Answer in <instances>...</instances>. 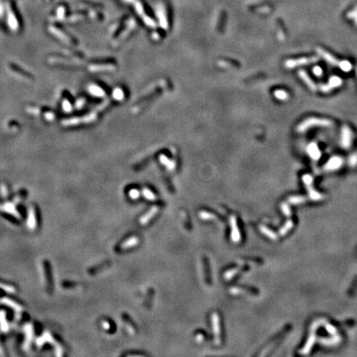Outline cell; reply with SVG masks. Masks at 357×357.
<instances>
[{"label":"cell","mask_w":357,"mask_h":357,"mask_svg":"<svg viewBox=\"0 0 357 357\" xmlns=\"http://www.w3.org/2000/svg\"><path fill=\"white\" fill-rule=\"evenodd\" d=\"M332 122L327 118H310L306 119L299 126L298 131L299 132H304L305 131L313 127H322V128H329L332 126Z\"/></svg>","instance_id":"6da1fadb"},{"label":"cell","mask_w":357,"mask_h":357,"mask_svg":"<svg viewBox=\"0 0 357 357\" xmlns=\"http://www.w3.org/2000/svg\"><path fill=\"white\" fill-rule=\"evenodd\" d=\"M351 139H352V133L350 129L347 126H343L341 128V146L345 149L350 148L351 145Z\"/></svg>","instance_id":"7a4b0ae2"},{"label":"cell","mask_w":357,"mask_h":357,"mask_svg":"<svg viewBox=\"0 0 357 357\" xmlns=\"http://www.w3.org/2000/svg\"><path fill=\"white\" fill-rule=\"evenodd\" d=\"M319 60L318 56H312V57H305V58H300L298 60H290L286 62V66L288 68H294L298 65H307V64H311V63L317 62Z\"/></svg>","instance_id":"3957f363"},{"label":"cell","mask_w":357,"mask_h":357,"mask_svg":"<svg viewBox=\"0 0 357 357\" xmlns=\"http://www.w3.org/2000/svg\"><path fill=\"white\" fill-rule=\"evenodd\" d=\"M342 84V80L340 77L338 76H332L330 78V80L328 81L327 85H323L320 86V89L322 92L323 93H329L332 91V89H336V88L340 87L341 85Z\"/></svg>","instance_id":"277c9868"},{"label":"cell","mask_w":357,"mask_h":357,"mask_svg":"<svg viewBox=\"0 0 357 357\" xmlns=\"http://www.w3.org/2000/svg\"><path fill=\"white\" fill-rule=\"evenodd\" d=\"M303 180H304V183L306 184L307 188L308 189L309 196L311 197L312 199H313V200H320V199H322L321 194L318 193V192H316V191L313 188V186H312V183H313V177H312L311 175H309V174H305V175L303 177Z\"/></svg>","instance_id":"5b68a950"},{"label":"cell","mask_w":357,"mask_h":357,"mask_svg":"<svg viewBox=\"0 0 357 357\" xmlns=\"http://www.w3.org/2000/svg\"><path fill=\"white\" fill-rule=\"evenodd\" d=\"M212 323L213 333L215 336V343L216 345L220 344V319L218 314L214 313L212 315Z\"/></svg>","instance_id":"8992f818"},{"label":"cell","mask_w":357,"mask_h":357,"mask_svg":"<svg viewBox=\"0 0 357 357\" xmlns=\"http://www.w3.org/2000/svg\"><path fill=\"white\" fill-rule=\"evenodd\" d=\"M230 224H231V227H232L231 239L233 242L237 243L241 241V234H240V231H239V228L237 227V219L234 216L230 217Z\"/></svg>","instance_id":"52a82bcc"},{"label":"cell","mask_w":357,"mask_h":357,"mask_svg":"<svg viewBox=\"0 0 357 357\" xmlns=\"http://www.w3.org/2000/svg\"><path fill=\"white\" fill-rule=\"evenodd\" d=\"M343 164V160L339 156H334L332 158H331L327 161L325 166H324V169L325 170H335V169H339Z\"/></svg>","instance_id":"ba28073f"},{"label":"cell","mask_w":357,"mask_h":357,"mask_svg":"<svg viewBox=\"0 0 357 357\" xmlns=\"http://www.w3.org/2000/svg\"><path fill=\"white\" fill-rule=\"evenodd\" d=\"M317 52L318 53L319 56H321L324 60H326V61H327V62L329 63V64H331V65H334V66H338V65H339L340 61L336 58V57H334L332 54L327 52V51L323 50V49L317 48Z\"/></svg>","instance_id":"9c48e42d"},{"label":"cell","mask_w":357,"mask_h":357,"mask_svg":"<svg viewBox=\"0 0 357 357\" xmlns=\"http://www.w3.org/2000/svg\"><path fill=\"white\" fill-rule=\"evenodd\" d=\"M308 153L309 156L311 157L313 160H318L322 155L318 145L314 142L308 145Z\"/></svg>","instance_id":"30bf717a"},{"label":"cell","mask_w":357,"mask_h":357,"mask_svg":"<svg viewBox=\"0 0 357 357\" xmlns=\"http://www.w3.org/2000/svg\"><path fill=\"white\" fill-rule=\"evenodd\" d=\"M299 76L301 77L303 81L308 86L309 89H311V90H313V91H316L317 89H318L317 85H315L313 81L309 78V76L308 75V74H307L305 71H304V70H300V71H299Z\"/></svg>","instance_id":"8fae6325"},{"label":"cell","mask_w":357,"mask_h":357,"mask_svg":"<svg viewBox=\"0 0 357 357\" xmlns=\"http://www.w3.org/2000/svg\"><path fill=\"white\" fill-rule=\"evenodd\" d=\"M157 212H158V208L157 207L151 208L148 211V212H146L145 215H143L142 217H141V218L140 219V222L141 224H146L147 222H149L150 220L151 219L152 217L156 214Z\"/></svg>","instance_id":"7c38bea8"},{"label":"cell","mask_w":357,"mask_h":357,"mask_svg":"<svg viewBox=\"0 0 357 357\" xmlns=\"http://www.w3.org/2000/svg\"><path fill=\"white\" fill-rule=\"evenodd\" d=\"M138 242H139V239H138L137 237H131L130 239H128V240H127V241H124V242L122 244L121 249H122V250H125V249L131 248V247H132V246H135L136 245H137Z\"/></svg>","instance_id":"4fadbf2b"},{"label":"cell","mask_w":357,"mask_h":357,"mask_svg":"<svg viewBox=\"0 0 357 357\" xmlns=\"http://www.w3.org/2000/svg\"><path fill=\"white\" fill-rule=\"evenodd\" d=\"M0 209L2 210V211H4V212H8L10 214L14 215L15 217H21V216L18 214V212H17V211L16 210L14 206L12 205V204H11V203H7V204H4V205L0 206Z\"/></svg>","instance_id":"5bb4252c"},{"label":"cell","mask_w":357,"mask_h":357,"mask_svg":"<svg viewBox=\"0 0 357 357\" xmlns=\"http://www.w3.org/2000/svg\"><path fill=\"white\" fill-rule=\"evenodd\" d=\"M25 331H26V341H25V346L28 347L31 344V341L32 340V327L31 324H27V326H25Z\"/></svg>","instance_id":"9a60e30c"},{"label":"cell","mask_w":357,"mask_h":357,"mask_svg":"<svg viewBox=\"0 0 357 357\" xmlns=\"http://www.w3.org/2000/svg\"><path fill=\"white\" fill-rule=\"evenodd\" d=\"M2 303L5 304L6 305H7V306L11 307L12 308H13L14 310H16V312H17V313L22 312V307L20 306L19 304H17V303H15V302H13L12 300H11V299H6V298H5V299H2Z\"/></svg>","instance_id":"2e32d148"},{"label":"cell","mask_w":357,"mask_h":357,"mask_svg":"<svg viewBox=\"0 0 357 357\" xmlns=\"http://www.w3.org/2000/svg\"><path fill=\"white\" fill-rule=\"evenodd\" d=\"M27 227H29L30 229H34L36 227V216H35L34 209H32L31 208H30L29 215H28Z\"/></svg>","instance_id":"e0dca14e"},{"label":"cell","mask_w":357,"mask_h":357,"mask_svg":"<svg viewBox=\"0 0 357 357\" xmlns=\"http://www.w3.org/2000/svg\"><path fill=\"white\" fill-rule=\"evenodd\" d=\"M260 230H261V232H262L264 235H266V237H268L270 239H272V240H276V239H277V235L275 234L274 232H272L271 230L267 228L266 227L261 226V227H260Z\"/></svg>","instance_id":"ac0fdd59"},{"label":"cell","mask_w":357,"mask_h":357,"mask_svg":"<svg viewBox=\"0 0 357 357\" xmlns=\"http://www.w3.org/2000/svg\"><path fill=\"white\" fill-rule=\"evenodd\" d=\"M314 341H315V336L314 335L310 336V337H309V339L308 340V342H307L305 347L301 350L302 354H308V353L309 352V350H311V348L312 346H313V345Z\"/></svg>","instance_id":"d6986e66"},{"label":"cell","mask_w":357,"mask_h":357,"mask_svg":"<svg viewBox=\"0 0 357 357\" xmlns=\"http://www.w3.org/2000/svg\"><path fill=\"white\" fill-rule=\"evenodd\" d=\"M338 67L340 68L342 71L348 72V71H350L352 69V65L348 60H342V61H340Z\"/></svg>","instance_id":"ffe728a7"},{"label":"cell","mask_w":357,"mask_h":357,"mask_svg":"<svg viewBox=\"0 0 357 357\" xmlns=\"http://www.w3.org/2000/svg\"><path fill=\"white\" fill-rule=\"evenodd\" d=\"M293 225H294V223H293L292 221H291V220H288L285 226L280 230V234L281 235V236H284V235L286 234V233L292 228Z\"/></svg>","instance_id":"44dd1931"},{"label":"cell","mask_w":357,"mask_h":357,"mask_svg":"<svg viewBox=\"0 0 357 357\" xmlns=\"http://www.w3.org/2000/svg\"><path fill=\"white\" fill-rule=\"evenodd\" d=\"M0 324H1V328L3 332H6L7 330V322L5 320V313L3 312L0 313Z\"/></svg>","instance_id":"7402d4cb"},{"label":"cell","mask_w":357,"mask_h":357,"mask_svg":"<svg viewBox=\"0 0 357 357\" xmlns=\"http://www.w3.org/2000/svg\"><path fill=\"white\" fill-rule=\"evenodd\" d=\"M199 217H200L203 220H212L216 218L215 215H213L212 213H210V212H204V211H203V212H201L200 213H199Z\"/></svg>","instance_id":"603a6c76"},{"label":"cell","mask_w":357,"mask_h":357,"mask_svg":"<svg viewBox=\"0 0 357 357\" xmlns=\"http://www.w3.org/2000/svg\"><path fill=\"white\" fill-rule=\"evenodd\" d=\"M306 200L304 197L302 196H294V197H291L290 198V203H294V204H297V203H304V201Z\"/></svg>","instance_id":"cb8c5ba5"},{"label":"cell","mask_w":357,"mask_h":357,"mask_svg":"<svg viewBox=\"0 0 357 357\" xmlns=\"http://www.w3.org/2000/svg\"><path fill=\"white\" fill-rule=\"evenodd\" d=\"M238 269H233V270H230L224 274V278L226 280H231L234 275H236L238 273Z\"/></svg>","instance_id":"d4e9b609"},{"label":"cell","mask_w":357,"mask_h":357,"mask_svg":"<svg viewBox=\"0 0 357 357\" xmlns=\"http://www.w3.org/2000/svg\"><path fill=\"white\" fill-rule=\"evenodd\" d=\"M142 192H143V195L145 196L146 198H147V199H149V200L154 201L156 199L154 193H152V192H151L149 189H143Z\"/></svg>","instance_id":"484cf974"},{"label":"cell","mask_w":357,"mask_h":357,"mask_svg":"<svg viewBox=\"0 0 357 357\" xmlns=\"http://www.w3.org/2000/svg\"><path fill=\"white\" fill-rule=\"evenodd\" d=\"M0 288H1V289H2V290H4L5 291H7V292H8V293H14L15 292V288L14 287L10 286V285H5V284H2V283H0Z\"/></svg>","instance_id":"4316f807"},{"label":"cell","mask_w":357,"mask_h":357,"mask_svg":"<svg viewBox=\"0 0 357 357\" xmlns=\"http://www.w3.org/2000/svg\"><path fill=\"white\" fill-rule=\"evenodd\" d=\"M281 208H282V210H283V212H284V213H285L286 216L290 217V215H291V211H290V207H289L287 204L283 203L282 205H281Z\"/></svg>","instance_id":"83f0119b"},{"label":"cell","mask_w":357,"mask_h":357,"mask_svg":"<svg viewBox=\"0 0 357 357\" xmlns=\"http://www.w3.org/2000/svg\"><path fill=\"white\" fill-rule=\"evenodd\" d=\"M349 164L351 166H355L357 165V155H352L349 158Z\"/></svg>","instance_id":"f1b7e54d"},{"label":"cell","mask_w":357,"mask_h":357,"mask_svg":"<svg viewBox=\"0 0 357 357\" xmlns=\"http://www.w3.org/2000/svg\"><path fill=\"white\" fill-rule=\"evenodd\" d=\"M139 192H138V190H137V189H132V190H131L130 192H129V195H130V197L132 199H137V198L139 197Z\"/></svg>","instance_id":"f546056e"},{"label":"cell","mask_w":357,"mask_h":357,"mask_svg":"<svg viewBox=\"0 0 357 357\" xmlns=\"http://www.w3.org/2000/svg\"><path fill=\"white\" fill-rule=\"evenodd\" d=\"M313 73H314V75H317V76H318V77H320V76H322V70L321 67H319V66H316V67L313 68Z\"/></svg>","instance_id":"4dcf8cb0"},{"label":"cell","mask_w":357,"mask_h":357,"mask_svg":"<svg viewBox=\"0 0 357 357\" xmlns=\"http://www.w3.org/2000/svg\"><path fill=\"white\" fill-rule=\"evenodd\" d=\"M276 96L280 99H287V94L284 91H278L276 92Z\"/></svg>","instance_id":"1f68e13d"},{"label":"cell","mask_w":357,"mask_h":357,"mask_svg":"<svg viewBox=\"0 0 357 357\" xmlns=\"http://www.w3.org/2000/svg\"><path fill=\"white\" fill-rule=\"evenodd\" d=\"M230 292L232 293V294H241V293H243L244 291L243 290H241V289H238V288H232V289H231L230 290Z\"/></svg>","instance_id":"d6a6232c"},{"label":"cell","mask_w":357,"mask_h":357,"mask_svg":"<svg viewBox=\"0 0 357 357\" xmlns=\"http://www.w3.org/2000/svg\"><path fill=\"white\" fill-rule=\"evenodd\" d=\"M327 329L328 332H330V333H332V334H334V333L336 332L335 328L333 327L332 326H331V327H330V326H327Z\"/></svg>","instance_id":"836d02e7"},{"label":"cell","mask_w":357,"mask_h":357,"mask_svg":"<svg viewBox=\"0 0 357 357\" xmlns=\"http://www.w3.org/2000/svg\"><path fill=\"white\" fill-rule=\"evenodd\" d=\"M196 340H197V341H202L203 340V335H198V336H197V337H196Z\"/></svg>","instance_id":"e575fe53"},{"label":"cell","mask_w":357,"mask_h":357,"mask_svg":"<svg viewBox=\"0 0 357 357\" xmlns=\"http://www.w3.org/2000/svg\"><path fill=\"white\" fill-rule=\"evenodd\" d=\"M355 73H356V76H357V65L355 66Z\"/></svg>","instance_id":"d590c367"}]
</instances>
